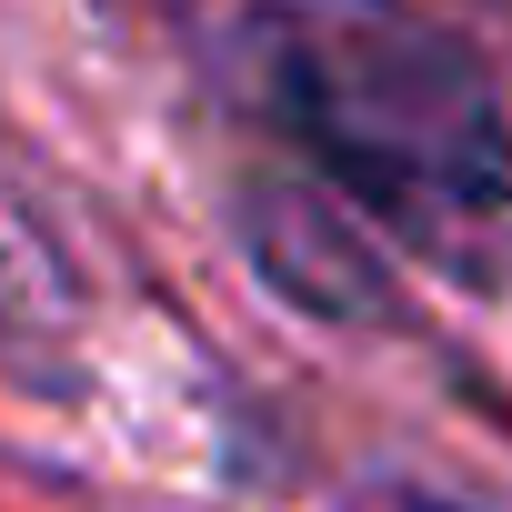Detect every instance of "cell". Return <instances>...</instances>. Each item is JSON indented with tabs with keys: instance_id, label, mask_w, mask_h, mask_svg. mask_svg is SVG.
I'll use <instances>...</instances> for the list:
<instances>
[{
	"instance_id": "6da1fadb",
	"label": "cell",
	"mask_w": 512,
	"mask_h": 512,
	"mask_svg": "<svg viewBox=\"0 0 512 512\" xmlns=\"http://www.w3.org/2000/svg\"><path fill=\"white\" fill-rule=\"evenodd\" d=\"M282 111L332 181L452 282H512V121L452 41L392 11H322L282 61Z\"/></svg>"
},
{
	"instance_id": "7a4b0ae2",
	"label": "cell",
	"mask_w": 512,
	"mask_h": 512,
	"mask_svg": "<svg viewBox=\"0 0 512 512\" xmlns=\"http://www.w3.org/2000/svg\"><path fill=\"white\" fill-rule=\"evenodd\" d=\"M251 251L272 262V282L292 292V302H312V312H382L392 292H382V272H372V251L342 231V221H322L312 201H272L262 221H251Z\"/></svg>"
},
{
	"instance_id": "3957f363",
	"label": "cell",
	"mask_w": 512,
	"mask_h": 512,
	"mask_svg": "<svg viewBox=\"0 0 512 512\" xmlns=\"http://www.w3.org/2000/svg\"><path fill=\"white\" fill-rule=\"evenodd\" d=\"M11 272H21V262H11V231H0V292H11Z\"/></svg>"
},
{
	"instance_id": "277c9868",
	"label": "cell",
	"mask_w": 512,
	"mask_h": 512,
	"mask_svg": "<svg viewBox=\"0 0 512 512\" xmlns=\"http://www.w3.org/2000/svg\"><path fill=\"white\" fill-rule=\"evenodd\" d=\"M432 512H452V502H432Z\"/></svg>"
}]
</instances>
